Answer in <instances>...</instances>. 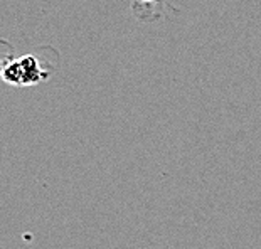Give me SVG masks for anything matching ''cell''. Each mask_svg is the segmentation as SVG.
<instances>
[{"label": "cell", "instance_id": "obj_1", "mask_svg": "<svg viewBox=\"0 0 261 249\" xmlns=\"http://www.w3.org/2000/svg\"><path fill=\"white\" fill-rule=\"evenodd\" d=\"M20 68H22V76H24V86H34L39 85L47 77V74L42 73L41 63L37 61L36 56L32 54H25V56L19 58Z\"/></svg>", "mask_w": 261, "mask_h": 249}, {"label": "cell", "instance_id": "obj_2", "mask_svg": "<svg viewBox=\"0 0 261 249\" xmlns=\"http://www.w3.org/2000/svg\"><path fill=\"white\" fill-rule=\"evenodd\" d=\"M0 76H2V79L7 82V85L24 86V76H22V68H20L19 59L10 61V63L5 64L2 71H0Z\"/></svg>", "mask_w": 261, "mask_h": 249}, {"label": "cell", "instance_id": "obj_3", "mask_svg": "<svg viewBox=\"0 0 261 249\" xmlns=\"http://www.w3.org/2000/svg\"><path fill=\"white\" fill-rule=\"evenodd\" d=\"M138 2H152V0H138Z\"/></svg>", "mask_w": 261, "mask_h": 249}]
</instances>
